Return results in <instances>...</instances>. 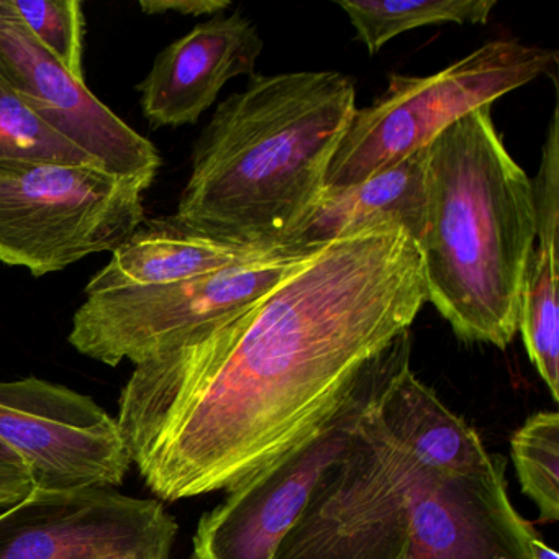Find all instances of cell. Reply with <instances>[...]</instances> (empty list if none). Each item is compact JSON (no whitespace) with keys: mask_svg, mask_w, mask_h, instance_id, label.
Returning <instances> with one entry per match:
<instances>
[{"mask_svg":"<svg viewBox=\"0 0 559 559\" xmlns=\"http://www.w3.org/2000/svg\"><path fill=\"white\" fill-rule=\"evenodd\" d=\"M427 302L415 241H330L266 297L133 369L116 420L166 502L228 490L312 433Z\"/></svg>","mask_w":559,"mask_h":559,"instance_id":"cell-1","label":"cell"},{"mask_svg":"<svg viewBox=\"0 0 559 559\" xmlns=\"http://www.w3.org/2000/svg\"><path fill=\"white\" fill-rule=\"evenodd\" d=\"M355 110L345 74H254L202 130L176 217L230 243L290 247Z\"/></svg>","mask_w":559,"mask_h":559,"instance_id":"cell-2","label":"cell"},{"mask_svg":"<svg viewBox=\"0 0 559 559\" xmlns=\"http://www.w3.org/2000/svg\"><path fill=\"white\" fill-rule=\"evenodd\" d=\"M411 346L408 330L379 356L342 453L273 559H408L418 466L463 471L489 460L479 433L412 371Z\"/></svg>","mask_w":559,"mask_h":559,"instance_id":"cell-3","label":"cell"},{"mask_svg":"<svg viewBox=\"0 0 559 559\" xmlns=\"http://www.w3.org/2000/svg\"><path fill=\"white\" fill-rule=\"evenodd\" d=\"M479 107L428 145L427 218L417 241L427 302L457 338L506 349L536 240L532 179Z\"/></svg>","mask_w":559,"mask_h":559,"instance_id":"cell-4","label":"cell"},{"mask_svg":"<svg viewBox=\"0 0 559 559\" xmlns=\"http://www.w3.org/2000/svg\"><path fill=\"white\" fill-rule=\"evenodd\" d=\"M558 55L516 40H493L430 76L392 74L388 90L352 122L333 155L325 188H348L427 148L474 109L548 74Z\"/></svg>","mask_w":559,"mask_h":559,"instance_id":"cell-5","label":"cell"},{"mask_svg":"<svg viewBox=\"0 0 559 559\" xmlns=\"http://www.w3.org/2000/svg\"><path fill=\"white\" fill-rule=\"evenodd\" d=\"M145 192L100 166L0 162V263L40 277L114 253L145 221Z\"/></svg>","mask_w":559,"mask_h":559,"instance_id":"cell-6","label":"cell"},{"mask_svg":"<svg viewBox=\"0 0 559 559\" xmlns=\"http://www.w3.org/2000/svg\"><path fill=\"white\" fill-rule=\"evenodd\" d=\"M322 247L290 245L182 283L86 296L74 312L68 342L112 368L123 361L140 365L250 309Z\"/></svg>","mask_w":559,"mask_h":559,"instance_id":"cell-7","label":"cell"},{"mask_svg":"<svg viewBox=\"0 0 559 559\" xmlns=\"http://www.w3.org/2000/svg\"><path fill=\"white\" fill-rule=\"evenodd\" d=\"M379 356L368 362L355 388L312 433L250 479L228 489L221 506L202 515L191 559H273L302 513L319 474L342 453L368 399Z\"/></svg>","mask_w":559,"mask_h":559,"instance_id":"cell-8","label":"cell"},{"mask_svg":"<svg viewBox=\"0 0 559 559\" xmlns=\"http://www.w3.org/2000/svg\"><path fill=\"white\" fill-rule=\"evenodd\" d=\"M0 441L40 490L112 489L132 466L116 417L45 379L0 382Z\"/></svg>","mask_w":559,"mask_h":559,"instance_id":"cell-9","label":"cell"},{"mask_svg":"<svg viewBox=\"0 0 559 559\" xmlns=\"http://www.w3.org/2000/svg\"><path fill=\"white\" fill-rule=\"evenodd\" d=\"M0 78L38 117L114 175L148 191L162 168L156 146L74 80L0 5Z\"/></svg>","mask_w":559,"mask_h":559,"instance_id":"cell-10","label":"cell"},{"mask_svg":"<svg viewBox=\"0 0 559 559\" xmlns=\"http://www.w3.org/2000/svg\"><path fill=\"white\" fill-rule=\"evenodd\" d=\"M535 536L512 506L502 456L463 471L418 466L408 559H533Z\"/></svg>","mask_w":559,"mask_h":559,"instance_id":"cell-11","label":"cell"},{"mask_svg":"<svg viewBox=\"0 0 559 559\" xmlns=\"http://www.w3.org/2000/svg\"><path fill=\"white\" fill-rule=\"evenodd\" d=\"M168 533L178 523L153 499L114 489H35L0 512V559H99Z\"/></svg>","mask_w":559,"mask_h":559,"instance_id":"cell-12","label":"cell"},{"mask_svg":"<svg viewBox=\"0 0 559 559\" xmlns=\"http://www.w3.org/2000/svg\"><path fill=\"white\" fill-rule=\"evenodd\" d=\"M263 40L241 12L195 25L155 58L139 86L152 129L191 126L211 109L228 81L254 76Z\"/></svg>","mask_w":559,"mask_h":559,"instance_id":"cell-13","label":"cell"},{"mask_svg":"<svg viewBox=\"0 0 559 559\" xmlns=\"http://www.w3.org/2000/svg\"><path fill=\"white\" fill-rule=\"evenodd\" d=\"M281 248V247H280ZM276 248L218 240L176 215L145 218L87 283L86 296L110 290L168 286L263 257Z\"/></svg>","mask_w":559,"mask_h":559,"instance_id":"cell-14","label":"cell"},{"mask_svg":"<svg viewBox=\"0 0 559 559\" xmlns=\"http://www.w3.org/2000/svg\"><path fill=\"white\" fill-rule=\"evenodd\" d=\"M427 148L348 188L323 189L290 245L312 247L372 228H402L420 240L427 218Z\"/></svg>","mask_w":559,"mask_h":559,"instance_id":"cell-15","label":"cell"},{"mask_svg":"<svg viewBox=\"0 0 559 559\" xmlns=\"http://www.w3.org/2000/svg\"><path fill=\"white\" fill-rule=\"evenodd\" d=\"M359 40L374 55L404 32L428 25H484L496 0H340Z\"/></svg>","mask_w":559,"mask_h":559,"instance_id":"cell-16","label":"cell"},{"mask_svg":"<svg viewBox=\"0 0 559 559\" xmlns=\"http://www.w3.org/2000/svg\"><path fill=\"white\" fill-rule=\"evenodd\" d=\"M558 281V250H533L520 297L519 330L530 361L555 402L559 401Z\"/></svg>","mask_w":559,"mask_h":559,"instance_id":"cell-17","label":"cell"},{"mask_svg":"<svg viewBox=\"0 0 559 559\" xmlns=\"http://www.w3.org/2000/svg\"><path fill=\"white\" fill-rule=\"evenodd\" d=\"M9 159L104 168L97 159L51 129L0 78V162Z\"/></svg>","mask_w":559,"mask_h":559,"instance_id":"cell-18","label":"cell"},{"mask_svg":"<svg viewBox=\"0 0 559 559\" xmlns=\"http://www.w3.org/2000/svg\"><path fill=\"white\" fill-rule=\"evenodd\" d=\"M522 490L536 503L542 522L559 519V415H532L510 440Z\"/></svg>","mask_w":559,"mask_h":559,"instance_id":"cell-19","label":"cell"},{"mask_svg":"<svg viewBox=\"0 0 559 559\" xmlns=\"http://www.w3.org/2000/svg\"><path fill=\"white\" fill-rule=\"evenodd\" d=\"M31 37L74 80L84 81V21L80 0H0Z\"/></svg>","mask_w":559,"mask_h":559,"instance_id":"cell-20","label":"cell"},{"mask_svg":"<svg viewBox=\"0 0 559 559\" xmlns=\"http://www.w3.org/2000/svg\"><path fill=\"white\" fill-rule=\"evenodd\" d=\"M536 240L543 250H558L559 228V114L551 116L548 136L543 145L542 165L532 181Z\"/></svg>","mask_w":559,"mask_h":559,"instance_id":"cell-21","label":"cell"},{"mask_svg":"<svg viewBox=\"0 0 559 559\" xmlns=\"http://www.w3.org/2000/svg\"><path fill=\"white\" fill-rule=\"evenodd\" d=\"M228 0H140L139 8L146 15L178 14L186 17L221 15L230 8Z\"/></svg>","mask_w":559,"mask_h":559,"instance_id":"cell-22","label":"cell"},{"mask_svg":"<svg viewBox=\"0 0 559 559\" xmlns=\"http://www.w3.org/2000/svg\"><path fill=\"white\" fill-rule=\"evenodd\" d=\"M35 484L25 467L0 461V496L22 500L34 492Z\"/></svg>","mask_w":559,"mask_h":559,"instance_id":"cell-23","label":"cell"},{"mask_svg":"<svg viewBox=\"0 0 559 559\" xmlns=\"http://www.w3.org/2000/svg\"><path fill=\"white\" fill-rule=\"evenodd\" d=\"M176 535L178 533H168V535L159 536L152 542L142 543V545L122 549V551L110 552L99 559H169Z\"/></svg>","mask_w":559,"mask_h":559,"instance_id":"cell-24","label":"cell"},{"mask_svg":"<svg viewBox=\"0 0 559 559\" xmlns=\"http://www.w3.org/2000/svg\"><path fill=\"white\" fill-rule=\"evenodd\" d=\"M530 549H532L533 559H559L558 552L545 545L538 536L532 539Z\"/></svg>","mask_w":559,"mask_h":559,"instance_id":"cell-25","label":"cell"},{"mask_svg":"<svg viewBox=\"0 0 559 559\" xmlns=\"http://www.w3.org/2000/svg\"><path fill=\"white\" fill-rule=\"evenodd\" d=\"M0 461H2V463L15 464V466L25 467L21 457H19L17 454L8 447V444L2 443V441H0Z\"/></svg>","mask_w":559,"mask_h":559,"instance_id":"cell-26","label":"cell"},{"mask_svg":"<svg viewBox=\"0 0 559 559\" xmlns=\"http://www.w3.org/2000/svg\"><path fill=\"white\" fill-rule=\"evenodd\" d=\"M17 500L9 499V497L0 496V510L5 509V507L14 506Z\"/></svg>","mask_w":559,"mask_h":559,"instance_id":"cell-27","label":"cell"}]
</instances>
